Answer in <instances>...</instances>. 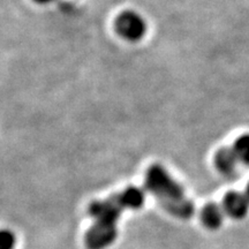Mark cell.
<instances>
[{
  "mask_svg": "<svg viewBox=\"0 0 249 249\" xmlns=\"http://www.w3.org/2000/svg\"><path fill=\"white\" fill-rule=\"evenodd\" d=\"M145 188L158 200L163 209L180 219H188L195 213V205L187 198L185 191L178 181L160 164L147 170Z\"/></svg>",
  "mask_w": 249,
  "mask_h": 249,
  "instance_id": "1",
  "label": "cell"
},
{
  "mask_svg": "<svg viewBox=\"0 0 249 249\" xmlns=\"http://www.w3.org/2000/svg\"><path fill=\"white\" fill-rule=\"evenodd\" d=\"M114 26L118 35L128 42H138L147 31L145 21L134 11H124L118 15Z\"/></svg>",
  "mask_w": 249,
  "mask_h": 249,
  "instance_id": "2",
  "label": "cell"
},
{
  "mask_svg": "<svg viewBox=\"0 0 249 249\" xmlns=\"http://www.w3.org/2000/svg\"><path fill=\"white\" fill-rule=\"evenodd\" d=\"M117 236V224L93 222L86 233V246L88 249H104L113 244Z\"/></svg>",
  "mask_w": 249,
  "mask_h": 249,
  "instance_id": "3",
  "label": "cell"
},
{
  "mask_svg": "<svg viewBox=\"0 0 249 249\" xmlns=\"http://www.w3.org/2000/svg\"><path fill=\"white\" fill-rule=\"evenodd\" d=\"M124 208L120 204L118 196L113 195L104 201H96L89 208L90 216L93 222L117 224Z\"/></svg>",
  "mask_w": 249,
  "mask_h": 249,
  "instance_id": "4",
  "label": "cell"
},
{
  "mask_svg": "<svg viewBox=\"0 0 249 249\" xmlns=\"http://www.w3.org/2000/svg\"><path fill=\"white\" fill-rule=\"evenodd\" d=\"M223 209L227 216L241 219L247 216L249 211V200L245 193L230 192L223 201Z\"/></svg>",
  "mask_w": 249,
  "mask_h": 249,
  "instance_id": "5",
  "label": "cell"
},
{
  "mask_svg": "<svg viewBox=\"0 0 249 249\" xmlns=\"http://www.w3.org/2000/svg\"><path fill=\"white\" fill-rule=\"evenodd\" d=\"M117 196L124 209H140L145 201L144 192L139 187L134 186L127 187L123 192L117 194Z\"/></svg>",
  "mask_w": 249,
  "mask_h": 249,
  "instance_id": "6",
  "label": "cell"
},
{
  "mask_svg": "<svg viewBox=\"0 0 249 249\" xmlns=\"http://www.w3.org/2000/svg\"><path fill=\"white\" fill-rule=\"evenodd\" d=\"M239 158L233 148H222L218 150L214 157V164L217 169L224 174L234 172L236 165L239 163Z\"/></svg>",
  "mask_w": 249,
  "mask_h": 249,
  "instance_id": "7",
  "label": "cell"
},
{
  "mask_svg": "<svg viewBox=\"0 0 249 249\" xmlns=\"http://www.w3.org/2000/svg\"><path fill=\"white\" fill-rule=\"evenodd\" d=\"M223 207L216 203H208L201 211V220L205 227L210 230H216L223 224L224 220Z\"/></svg>",
  "mask_w": 249,
  "mask_h": 249,
  "instance_id": "8",
  "label": "cell"
},
{
  "mask_svg": "<svg viewBox=\"0 0 249 249\" xmlns=\"http://www.w3.org/2000/svg\"><path fill=\"white\" fill-rule=\"evenodd\" d=\"M236 156L241 163L249 165V134L239 136L233 145Z\"/></svg>",
  "mask_w": 249,
  "mask_h": 249,
  "instance_id": "9",
  "label": "cell"
},
{
  "mask_svg": "<svg viewBox=\"0 0 249 249\" xmlns=\"http://www.w3.org/2000/svg\"><path fill=\"white\" fill-rule=\"evenodd\" d=\"M15 235L12 231L4 230L0 234V249H14Z\"/></svg>",
  "mask_w": 249,
  "mask_h": 249,
  "instance_id": "10",
  "label": "cell"
},
{
  "mask_svg": "<svg viewBox=\"0 0 249 249\" xmlns=\"http://www.w3.org/2000/svg\"><path fill=\"white\" fill-rule=\"evenodd\" d=\"M35 1L42 2V4H44V2H49V1H51V0H35Z\"/></svg>",
  "mask_w": 249,
  "mask_h": 249,
  "instance_id": "11",
  "label": "cell"
},
{
  "mask_svg": "<svg viewBox=\"0 0 249 249\" xmlns=\"http://www.w3.org/2000/svg\"><path fill=\"white\" fill-rule=\"evenodd\" d=\"M245 194L247 195V197H248V200H249V183H248V186H247V189H246Z\"/></svg>",
  "mask_w": 249,
  "mask_h": 249,
  "instance_id": "12",
  "label": "cell"
}]
</instances>
